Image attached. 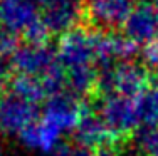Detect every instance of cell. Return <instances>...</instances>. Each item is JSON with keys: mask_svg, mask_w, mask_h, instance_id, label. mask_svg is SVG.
Segmentation results:
<instances>
[{"mask_svg": "<svg viewBox=\"0 0 158 156\" xmlns=\"http://www.w3.org/2000/svg\"><path fill=\"white\" fill-rule=\"evenodd\" d=\"M138 141L146 156H158V128L141 129Z\"/></svg>", "mask_w": 158, "mask_h": 156, "instance_id": "cell-16", "label": "cell"}, {"mask_svg": "<svg viewBox=\"0 0 158 156\" xmlns=\"http://www.w3.org/2000/svg\"><path fill=\"white\" fill-rule=\"evenodd\" d=\"M27 2H32V3H35L37 7H42L44 3H46V0H27Z\"/></svg>", "mask_w": 158, "mask_h": 156, "instance_id": "cell-19", "label": "cell"}, {"mask_svg": "<svg viewBox=\"0 0 158 156\" xmlns=\"http://www.w3.org/2000/svg\"><path fill=\"white\" fill-rule=\"evenodd\" d=\"M98 30L76 27L66 32L57 46L59 64L66 72L84 67H98Z\"/></svg>", "mask_w": 158, "mask_h": 156, "instance_id": "cell-2", "label": "cell"}, {"mask_svg": "<svg viewBox=\"0 0 158 156\" xmlns=\"http://www.w3.org/2000/svg\"><path fill=\"white\" fill-rule=\"evenodd\" d=\"M143 57H145L146 64H148L150 67L158 69V37L153 40V42H150L148 46H145Z\"/></svg>", "mask_w": 158, "mask_h": 156, "instance_id": "cell-18", "label": "cell"}, {"mask_svg": "<svg viewBox=\"0 0 158 156\" xmlns=\"http://www.w3.org/2000/svg\"><path fill=\"white\" fill-rule=\"evenodd\" d=\"M9 89H10V94H15L32 104H37V102L44 101V99H47V94L44 91L42 82L37 77L15 74L9 82Z\"/></svg>", "mask_w": 158, "mask_h": 156, "instance_id": "cell-14", "label": "cell"}, {"mask_svg": "<svg viewBox=\"0 0 158 156\" xmlns=\"http://www.w3.org/2000/svg\"><path fill=\"white\" fill-rule=\"evenodd\" d=\"M150 82L146 67L135 62H119L99 70L96 91L101 96L118 94L125 98H136L145 91Z\"/></svg>", "mask_w": 158, "mask_h": 156, "instance_id": "cell-1", "label": "cell"}, {"mask_svg": "<svg viewBox=\"0 0 158 156\" xmlns=\"http://www.w3.org/2000/svg\"><path fill=\"white\" fill-rule=\"evenodd\" d=\"M40 18L39 7L27 0H0V24L7 30L24 34Z\"/></svg>", "mask_w": 158, "mask_h": 156, "instance_id": "cell-11", "label": "cell"}, {"mask_svg": "<svg viewBox=\"0 0 158 156\" xmlns=\"http://www.w3.org/2000/svg\"><path fill=\"white\" fill-rule=\"evenodd\" d=\"M123 29H125V35L130 37L138 46L140 44L148 46L150 42H153L158 37V17L153 5L148 3L136 5L126 18Z\"/></svg>", "mask_w": 158, "mask_h": 156, "instance_id": "cell-10", "label": "cell"}, {"mask_svg": "<svg viewBox=\"0 0 158 156\" xmlns=\"http://www.w3.org/2000/svg\"><path fill=\"white\" fill-rule=\"evenodd\" d=\"M17 49H19L17 35L14 32L7 30L5 27H0V62L12 61Z\"/></svg>", "mask_w": 158, "mask_h": 156, "instance_id": "cell-15", "label": "cell"}, {"mask_svg": "<svg viewBox=\"0 0 158 156\" xmlns=\"http://www.w3.org/2000/svg\"><path fill=\"white\" fill-rule=\"evenodd\" d=\"M82 109H84V106L79 104L73 94L62 92V94L54 96L46 101L42 119L52 124L54 128H57L61 133L74 131L82 114Z\"/></svg>", "mask_w": 158, "mask_h": 156, "instance_id": "cell-8", "label": "cell"}, {"mask_svg": "<svg viewBox=\"0 0 158 156\" xmlns=\"http://www.w3.org/2000/svg\"><path fill=\"white\" fill-rule=\"evenodd\" d=\"M133 9V0H88L84 17L98 30L108 32L110 29L125 25Z\"/></svg>", "mask_w": 158, "mask_h": 156, "instance_id": "cell-5", "label": "cell"}, {"mask_svg": "<svg viewBox=\"0 0 158 156\" xmlns=\"http://www.w3.org/2000/svg\"><path fill=\"white\" fill-rule=\"evenodd\" d=\"M57 156H98L94 150L91 148H86L82 144H61L57 151H56Z\"/></svg>", "mask_w": 158, "mask_h": 156, "instance_id": "cell-17", "label": "cell"}, {"mask_svg": "<svg viewBox=\"0 0 158 156\" xmlns=\"http://www.w3.org/2000/svg\"><path fill=\"white\" fill-rule=\"evenodd\" d=\"M34 121H37V104H32L10 92L0 99V129L3 133L20 134Z\"/></svg>", "mask_w": 158, "mask_h": 156, "instance_id": "cell-7", "label": "cell"}, {"mask_svg": "<svg viewBox=\"0 0 158 156\" xmlns=\"http://www.w3.org/2000/svg\"><path fill=\"white\" fill-rule=\"evenodd\" d=\"M153 9H155V14H156V17H158V0L153 2Z\"/></svg>", "mask_w": 158, "mask_h": 156, "instance_id": "cell-20", "label": "cell"}, {"mask_svg": "<svg viewBox=\"0 0 158 156\" xmlns=\"http://www.w3.org/2000/svg\"><path fill=\"white\" fill-rule=\"evenodd\" d=\"M84 17V7L79 0H46L40 7V18L51 34H66L77 27Z\"/></svg>", "mask_w": 158, "mask_h": 156, "instance_id": "cell-6", "label": "cell"}, {"mask_svg": "<svg viewBox=\"0 0 158 156\" xmlns=\"http://www.w3.org/2000/svg\"><path fill=\"white\" fill-rule=\"evenodd\" d=\"M74 134H76V141L79 144L91 148V150H101L104 146L118 143V139L111 134L99 113L86 106L82 109L76 129H74Z\"/></svg>", "mask_w": 158, "mask_h": 156, "instance_id": "cell-9", "label": "cell"}, {"mask_svg": "<svg viewBox=\"0 0 158 156\" xmlns=\"http://www.w3.org/2000/svg\"><path fill=\"white\" fill-rule=\"evenodd\" d=\"M99 116L106 122L111 134L119 141L136 129H140V121L136 114V104L133 98H125L118 94L103 96L98 109Z\"/></svg>", "mask_w": 158, "mask_h": 156, "instance_id": "cell-3", "label": "cell"}, {"mask_svg": "<svg viewBox=\"0 0 158 156\" xmlns=\"http://www.w3.org/2000/svg\"><path fill=\"white\" fill-rule=\"evenodd\" d=\"M61 138L62 133L44 119L34 121L20 133L22 143L27 144L29 148L42 151V153L57 151L61 148Z\"/></svg>", "mask_w": 158, "mask_h": 156, "instance_id": "cell-12", "label": "cell"}, {"mask_svg": "<svg viewBox=\"0 0 158 156\" xmlns=\"http://www.w3.org/2000/svg\"><path fill=\"white\" fill-rule=\"evenodd\" d=\"M12 66L17 74L42 79L61 64L57 59V52L46 44L44 46L25 44V46H19L17 52L12 57Z\"/></svg>", "mask_w": 158, "mask_h": 156, "instance_id": "cell-4", "label": "cell"}, {"mask_svg": "<svg viewBox=\"0 0 158 156\" xmlns=\"http://www.w3.org/2000/svg\"><path fill=\"white\" fill-rule=\"evenodd\" d=\"M0 156H2V148H0Z\"/></svg>", "mask_w": 158, "mask_h": 156, "instance_id": "cell-21", "label": "cell"}, {"mask_svg": "<svg viewBox=\"0 0 158 156\" xmlns=\"http://www.w3.org/2000/svg\"><path fill=\"white\" fill-rule=\"evenodd\" d=\"M141 129L158 128V86H150L135 98Z\"/></svg>", "mask_w": 158, "mask_h": 156, "instance_id": "cell-13", "label": "cell"}]
</instances>
